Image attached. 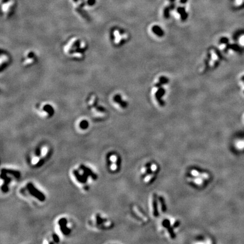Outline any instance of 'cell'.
I'll list each match as a JSON object with an SVG mask.
<instances>
[{
	"mask_svg": "<svg viewBox=\"0 0 244 244\" xmlns=\"http://www.w3.org/2000/svg\"><path fill=\"white\" fill-rule=\"evenodd\" d=\"M188 180L189 181L191 180V181L194 182V183H196V184L198 185H201L203 183V180H202V178H199V177H198L197 178H194V179L188 178Z\"/></svg>",
	"mask_w": 244,
	"mask_h": 244,
	"instance_id": "16",
	"label": "cell"
},
{
	"mask_svg": "<svg viewBox=\"0 0 244 244\" xmlns=\"http://www.w3.org/2000/svg\"><path fill=\"white\" fill-rule=\"evenodd\" d=\"M134 211L135 212L136 214L139 217L141 218L142 219H143V220L144 221H147L148 220V219L147 218L145 217V216L143 214V213H142L140 211V210H139L136 206H135L134 207Z\"/></svg>",
	"mask_w": 244,
	"mask_h": 244,
	"instance_id": "15",
	"label": "cell"
},
{
	"mask_svg": "<svg viewBox=\"0 0 244 244\" xmlns=\"http://www.w3.org/2000/svg\"><path fill=\"white\" fill-rule=\"evenodd\" d=\"M72 11L82 20L87 21L90 19L88 12L97 7L98 0H69Z\"/></svg>",
	"mask_w": 244,
	"mask_h": 244,
	"instance_id": "2",
	"label": "cell"
},
{
	"mask_svg": "<svg viewBox=\"0 0 244 244\" xmlns=\"http://www.w3.org/2000/svg\"><path fill=\"white\" fill-rule=\"evenodd\" d=\"M151 169L153 172H156L157 170V166L156 164H153L151 166Z\"/></svg>",
	"mask_w": 244,
	"mask_h": 244,
	"instance_id": "23",
	"label": "cell"
},
{
	"mask_svg": "<svg viewBox=\"0 0 244 244\" xmlns=\"http://www.w3.org/2000/svg\"><path fill=\"white\" fill-rule=\"evenodd\" d=\"M110 102L113 106L120 110H123L127 106L128 102L123 97V94L119 92L114 93L110 97Z\"/></svg>",
	"mask_w": 244,
	"mask_h": 244,
	"instance_id": "7",
	"label": "cell"
},
{
	"mask_svg": "<svg viewBox=\"0 0 244 244\" xmlns=\"http://www.w3.org/2000/svg\"><path fill=\"white\" fill-rule=\"evenodd\" d=\"M154 176H155V175H154V174H151L148 175L145 178L144 181L146 183H149V182L154 177Z\"/></svg>",
	"mask_w": 244,
	"mask_h": 244,
	"instance_id": "20",
	"label": "cell"
},
{
	"mask_svg": "<svg viewBox=\"0 0 244 244\" xmlns=\"http://www.w3.org/2000/svg\"><path fill=\"white\" fill-rule=\"evenodd\" d=\"M35 109L40 115L46 118H50L55 114V107L50 102L44 101L36 103Z\"/></svg>",
	"mask_w": 244,
	"mask_h": 244,
	"instance_id": "4",
	"label": "cell"
},
{
	"mask_svg": "<svg viewBox=\"0 0 244 244\" xmlns=\"http://www.w3.org/2000/svg\"><path fill=\"white\" fill-rule=\"evenodd\" d=\"M66 221H67L65 219H62L60 220L59 223L61 225V230H62V231L63 232V233L66 234H67L70 232V230L66 226V223H67Z\"/></svg>",
	"mask_w": 244,
	"mask_h": 244,
	"instance_id": "12",
	"label": "cell"
},
{
	"mask_svg": "<svg viewBox=\"0 0 244 244\" xmlns=\"http://www.w3.org/2000/svg\"><path fill=\"white\" fill-rule=\"evenodd\" d=\"M53 237H54V240L55 241H56V242L58 241V240H59V239H58V237L56 235V234H54V235L53 236Z\"/></svg>",
	"mask_w": 244,
	"mask_h": 244,
	"instance_id": "25",
	"label": "cell"
},
{
	"mask_svg": "<svg viewBox=\"0 0 244 244\" xmlns=\"http://www.w3.org/2000/svg\"><path fill=\"white\" fill-rule=\"evenodd\" d=\"M39 61L38 55L32 49H28L24 51L21 59V64L25 68H29L35 65Z\"/></svg>",
	"mask_w": 244,
	"mask_h": 244,
	"instance_id": "6",
	"label": "cell"
},
{
	"mask_svg": "<svg viewBox=\"0 0 244 244\" xmlns=\"http://www.w3.org/2000/svg\"><path fill=\"white\" fill-rule=\"evenodd\" d=\"M29 193L32 194L33 196H34L36 198H38L39 200L41 201H44L45 198V196L43 194L41 191H40L36 188L33 186V185L31 183H29L27 185Z\"/></svg>",
	"mask_w": 244,
	"mask_h": 244,
	"instance_id": "11",
	"label": "cell"
},
{
	"mask_svg": "<svg viewBox=\"0 0 244 244\" xmlns=\"http://www.w3.org/2000/svg\"><path fill=\"white\" fill-rule=\"evenodd\" d=\"M201 178L205 179H209L210 178V175L209 174H208V173H206V172L202 173Z\"/></svg>",
	"mask_w": 244,
	"mask_h": 244,
	"instance_id": "21",
	"label": "cell"
},
{
	"mask_svg": "<svg viewBox=\"0 0 244 244\" xmlns=\"http://www.w3.org/2000/svg\"><path fill=\"white\" fill-rule=\"evenodd\" d=\"M191 174L194 177H199L201 178L202 174H201L198 171L195 170V169H193L191 171Z\"/></svg>",
	"mask_w": 244,
	"mask_h": 244,
	"instance_id": "19",
	"label": "cell"
},
{
	"mask_svg": "<svg viewBox=\"0 0 244 244\" xmlns=\"http://www.w3.org/2000/svg\"><path fill=\"white\" fill-rule=\"evenodd\" d=\"M154 198L153 196V198H150V211L152 213H155V208H154Z\"/></svg>",
	"mask_w": 244,
	"mask_h": 244,
	"instance_id": "18",
	"label": "cell"
},
{
	"mask_svg": "<svg viewBox=\"0 0 244 244\" xmlns=\"http://www.w3.org/2000/svg\"><path fill=\"white\" fill-rule=\"evenodd\" d=\"M89 110L92 113L94 116L98 117H104L107 113L106 108L100 102L91 108V109H89Z\"/></svg>",
	"mask_w": 244,
	"mask_h": 244,
	"instance_id": "8",
	"label": "cell"
},
{
	"mask_svg": "<svg viewBox=\"0 0 244 244\" xmlns=\"http://www.w3.org/2000/svg\"><path fill=\"white\" fill-rule=\"evenodd\" d=\"M125 31L119 27H114L110 31V39L112 44L116 47L122 46L128 39Z\"/></svg>",
	"mask_w": 244,
	"mask_h": 244,
	"instance_id": "3",
	"label": "cell"
},
{
	"mask_svg": "<svg viewBox=\"0 0 244 244\" xmlns=\"http://www.w3.org/2000/svg\"><path fill=\"white\" fill-rule=\"evenodd\" d=\"M2 172H5V173H9V174H13L15 177L17 178H19V172H18L17 171H11V170H7V169H3L2 171Z\"/></svg>",
	"mask_w": 244,
	"mask_h": 244,
	"instance_id": "17",
	"label": "cell"
},
{
	"mask_svg": "<svg viewBox=\"0 0 244 244\" xmlns=\"http://www.w3.org/2000/svg\"><path fill=\"white\" fill-rule=\"evenodd\" d=\"M100 102V100L98 95L94 93H91L86 96L85 100L86 107L89 110L95 105Z\"/></svg>",
	"mask_w": 244,
	"mask_h": 244,
	"instance_id": "10",
	"label": "cell"
},
{
	"mask_svg": "<svg viewBox=\"0 0 244 244\" xmlns=\"http://www.w3.org/2000/svg\"><path fill=\"white\" fill-rule=\"evenodd\" d=\"M147 168L146 167H143L141 169V172L143 174H145V173L147 172Z\"/></svg>",
	"mask_w": 244,
	"mask_h": 244,
	"instance_id": "24",
	"label": "cell"
},
{
	"mask_svg": "<svg viewBox=\"0 0 244 244\" xmlns=\"http://www.w3.org/2000/svg\"><path fill=\"white\" fill-rule=\"evenodd\" d=\"M88 48V42L84 39L79 36H72L64 42L62 51L69 60L81 61L85 58Z\"/></svg>",
	"mask_w": 244,
	"mask_h": 244,
	"instance_id": "1",
	"label": "cell"
},
{
	"mask_svg": "<svg viewBox=\"0 0 244 244\" xmlns=\"http://www.w3.org/2000/svg\"><path fill=\"white\" fill-rule=\"evenodd\" d=\"M81 168H82L83 169V171H84V174H85L84 176H87L91 175V176H92L94 179H96V175L94 174H93V172H92V171L90 169H89L87 167H85L84 166H81Z\"/></svg>",
	"mask_w": 244,
	"mask_h": 244,
	"instance_id": "14",
	"label": "cell"
},
{
	"mask_svg": "<svg viewBox=\"0 0 244 244\" xmlns=\"http://www.w3.org/2000/svg\"><path fill=\"white\" fill-rule=\"evenodd\" d=\"M1 71L2 72L4 70H5L7 68L10 66L11 62V58L10 55L9 54L7 51L1 50Z\"/></svg>",
	"mask_w": 244,
	"mask_h": 244,
	"instance_id": "9",
	"label": "cell"
},
{
	"mask_svg": "<svg viewBox=\"0 0 244 244\" xmlns=\"http://www.w3.org/2000/svg\"><path fill=\"white\" fill-rule=\"evenodd\" d=\"M89 125L88 121L85 119H82L79 122V128L82 130H85V129H88Z\"/></svg>",
	"mask_w": 244,
	"mask_h": 244,
	"instance_id": "13",
	"label": "cell"
},
{
	"mask_svg": "<svg viewBox=\"0 0 244 244\" xmlns=\"http://www.w3.org/2000/svg\"><path fill=\"white\" fill-rule=\"evenodd\" d=\"M17 6V0H1V16L8 19L13 15Z\"/></svg>",
	"mask_w": 244,
	"mask_h": 244,
	"instance_id": "5",
	"label": "cell"
},
{
	"mask_svg": "<svg viewBox=\"0 0 244 244\" xmlns=\"http://www.w3.org/2000/svg\"><path fill=\"white\" fill-rule=\"evenodd\" d=\"M178 221L175 219H172L171 220V225L173 227H176L177 225Z\"/></svg>",
	"mask_w": 244,
	"mask_h": 244,
	"instance_id": "22",
	"label": "cell"
}]
</instances>
